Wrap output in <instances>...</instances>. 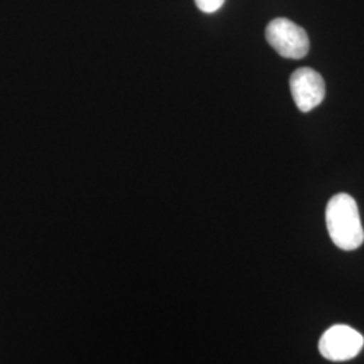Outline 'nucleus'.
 I'll return each instance as SVG.
<instances>
[{
    "mask_svg": "<svg viewBox=\"0 0 364 364\" xmlns=\"http://www.w3.org/2000/svg\"><path fill=\"white\" fill-rule=\"evenodd\" d=\"M326 228L332 242L344 251H353L364 242L359 209L351 196L340 193L332 197L326 207Z\"/></svg>",
    "mask_w": 364,
    "mask_h": 364,
    "instance_id": "f257e3e1",
    "label": "nucleus"
},
{
    "mask_svg": "<svg viewBox=\"0 0 364 364\" xmlns=\"http://www.w3.org/2000/svg\"><path fill=\"white\" fill-rule=\"evenodd\" d=\"M266 39L275 52L289 60L304 58L309 52L306 31L287 18H277L269 23Z\"/></svg>",
    "mask_w": 364,
    "mask_h": 364,
    "instance_id": "f03ea898",
    "label": "nucleus"
},
{
    "mask_svg": "<svg viewBox=\"0 0 364 364\" xmlns=\"http://www.w3.org/2000/svg\"><path fill=\"white\" fill-rule=\"evenodd\" d=\"M224 1L225 0H195L197 9L205 14L216 13L223 7Z\"/></svg>",
    "mask_w": 364,
    "mask_h": 364,
    "instance_id": "39448f33",
    "label": "nucleus"
},
{
    "mask_svg": "<svg viewBox=\"0 0 364 364\" xmlns=\"http://www.w3.org/2000/svg\"><path fill=\"white\" fill-rule=\"evenodd\" d=\"M364 338L351 326H335L329 328L320 338V353L332 362L351 360L362 351Z\"/></svg>",
    "mask_w": 364,
    "mask_h": 364,
    "instance_id": "7ed1b4c3",
    "label": "nucleus"
},
{
    "mask_svg": "<svg viewBox=\"0 0 364 364\" xmlns=\"http://www.w3.org/2000/svg\"><path fill=\"white\" fill-rule=\"evenodd\" d=\"M290 90L299 111L309 112L326 97V82L320 73L311 68L297 69L290 77Z\"/></svg>",
    "mask_w": 364,
    "mask_h": 364,
    "instance_id": "20e7f679",
    "label": "nucleus"
}]
</instances>
